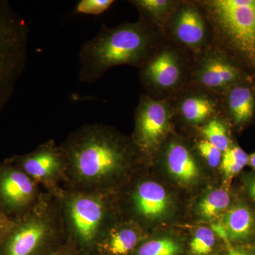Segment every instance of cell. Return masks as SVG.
Listing matches in <instances>:
<instances>
[{"mask_svg": "<svg viewBox=\"0 0 255 255\" xmlns=\"http://www.w3.org/2000/svg\"><path fill=\"white\" fill-rule=\"evenodd\" d=\"M174 114L170 100L142 95L135 110L133 142L147 152L158 147L170 128Z\"/></svg>", "mask_w": 255, "mask_h": 255, "instance_id": "obj_8", "label": "cell"}, {"mask_svg": "<svg viewBox=\"0 0 255 255\" xmlns=\"http://www.w3.org/2000/svg\"><path fill=\"white\" fill-rule=\"evenodd\" d=\"M138 11L140 18L163 33L179 1L174 0H132L129 1Z\"/></svg>", "mask_w": 255, "mask_h": 255, "instance_id": "obj_18", "label": "cell"}, {"mask_svg": "<svg viewBox=\"0 0 255 255\" xmlns=\"http://www.w3.org/2000/svg\"><path fill=\"white\" fill-rule=\"evenodd\" d=\"M241 62L213 46L194 57L191 84L216 95H225L235 85L251 78Z\"/></svg>", "mask_w": 255, "mask_h": 255, "instance_id": "obj_7", "label": "cell"}, {"mask_svg": "<svg viewBox=\"0 0 255 255\" xmlns=\"http://www.w3.org/2000/svg\"><path fill=\"white\" fill-rule=\"evenodd\" d=\"M222 96L216 95L194 85H188L170 100L177 112L188 124L205 125L223 112Z\"/></svg>", "mask_w": 255, "mask_h": 255, "instance_id": "obj_9", "label": "cell"}, {"mask_svg": "<svg viewBox=\"0 0 255 255\" xmlns=\"http://www.w3.org/2000/svg\"><path fill=\"white\" fill-rule=\"evenodd\" d=\"M50 255H63L60 254V253H54V254H51Z\"/></svg>", "mask_w": 255, "mask_h": 255, "instance_id": "obj_31", "label": "cell"}, {"mask_svg": "<svg viewBox=\"0 0 255 255\" xmlns=\"http://www.w3.org/2000/svg\"><path fill=\"white\" fill-rule=\"evenodd\" d=\"M214 229L230 246L231 242L249 241L255 233V214L248 206L238 204L228 209Z\"/></svg>", "mask_w": 255, "mask_h": 255, "instance_id": "obj_13", "label": "cell"}, {"mask_svg": "<svg viewBox=\"0 0 255 255\" xmlns=\"http://www.w3.org/2000/svg\"><path fill=\"white\" fill-rule=\"evenodd\" d=\"M229 248V255H255V248L253 249H236L232 247L228 246Z\"/></svg>", "mask_w": 255, "mask_h": 255, "instance_id": "obj_27", "label": "cell"}, {"mask_svg": "<svg viewBox=\"0 0 255 255\" xmlns=\"http://www.w3.org/2000/svg\"><path fill=\"white\" fill-rule=\"evenodd\" d=\"M197 150L210 167L216 168L221 165L223 152L205 139L198 142Z\"/></svg>", "mask_w": 255, "mask_h": 255, "instance_id": "obj_26", "label": "cell"}, {"mask_svg": "<svg viewBox=\"0 0 255 255\" xmlns=\"http://www.w3.org/2000/svg\"><path fill=\"white\" fill-rule=\"evenodd\" d=\"M114 2V0H80L75 6V13L99 16L110 9Z\"/></svg>", "mask_w": 255, "mask_h": 255, "instance_id": "obj_25", "label": "cell"}, {"mask_svg": "<svg viewBox=\"0 0 255 255\" xmlns=\"http://www.w3.org/2000/svg\"><path fill=\"white\" fill-rule=\"evenodd\" d=\"M0 175V197L9 209L28 206L35 194L34 183L23 171L5 167Z\"/></svg>", "mask_w": 255, "mask_h": 255, "instance_id": "obj_14", "label": "cell"}, {"mask_svg": "<svg viewBox=\"0 0 255 255\" xmlns=\"http://www.w3.org/2000/svg\"><path fill=\"white\" fill-rule=\"evenodd\" d=\"M139 241V235L132 228L112 231L106 242L105 249L112 255H126L132 251Z\"/></svg>", "mask_w": 255, "mask_h": 255, "instance_id": "obj_20", "label": "cell"}, {"mask_svg": "<svg viewBox=\"0 0 255 255\" xmlns=\"http://www.w3.org/2000/svg\"><path fill=\"white\" fill-rule=\"evenodd\" d=\"M23 172L31 179H47L66 167L65 156L53 141L43 144L28 155L17 158Z\"/></svg>", "mask_w": 255, "mask_h": 255, "instance_id": "obj_11", "label": "cell"}, {"mask_svg": "<svg viewBox=\"0 0 255 255\" xmlns=\"http://www.w3.org/2000/svg\"><path fill=\"white\" fill-rule=\"evenodd\" d=\"M50 228L46 220L32 218L25 221L11 234L4 255H32L49 236Z\"/></svg>", "mask_w": 255, "mask_h": 255, "instance_id": "obj_12", "label": "cell"}, {"mask_svg": "<svg viewBox=\"0 0 255 255\" xmlns=\"http://www.w3.org/2000/svg\"><path fill=\"white\" fill-rule=\"evenodd\" d=\"M230 204L231 196L227 191L214 189L208 193L199 202V214L204 219L213 221L224 214Z\"/></svg>", "mask_w": 255, "mask_h": 255, "instance_id": "obj_19", "label": "cell"}, {"mask_svg": "<svg viewBox=\"0 0 255 255\" xmlns=\"http://www.w3.org/2000/svg\"><path fill=\"white\" fill-rule=\"evenodd\" d=\"M201 132L205 140L216 146L223 153L231 146L228 128L219 117L211 119L204 125Z\"/></svg>", "mask_w": 255, "mask_h": 255, "instance_id": "obj_22", "label": "cell"}, {"mask_svg": "<svg viewBox=\"0 0 255 255\" xmlns=\"http://www.w3.org/2000/svg\"><path fill=\"white\" fill-rule=\"evenodd\" d=\"M250 191H251L252 197H253L255 200V181L251 184V189H250Z\"/></svg>", "mask_w": 255, "mask_h": 255, "instance_id": "obj_30", "label": "cell"}, {"mask_svg": "<svg viewBox=\"0 0 255 255\" xmlns=\"http://www.w3.org/2000/svg\"><path fill=\"white\" fill-rule=\"evenodd\" d=\"M132 199L135 209L145 219H158L168 209L167 191L161 184L152 181L140 183L135 189Z\"/></svg>", "mask_w": 255, "mask_h": 255, "instance_id": "obj_16", "label": "cell"}, {"mask_svg": "<svg viewBox=\"0 0 255 255\" xmlns=\"http://www.w3.org/2000/svg\"><path fill=\"white\" fill-rule=\"evenodd\" d=\"M164 158L169 173L179 182L189 184L199 176V167L195 157L182 142L177 140L169 142Z\"/></svg>", "mask_w": 255, "mask_h": 255, "instance_id": "obj_17", "label": "cell"}, {"mask_svg": "<svg viewBox=\"0 0 255 255\" xmlns=\"http://www.w3.org/2000/svg\"><path fill=\"white\" fill-rule=\"evenodd\" d=\"M163 35L140 18L134 23H123L114 28L103 25L79 52V80L94 83L109 70L119 65L140 68L150 58Z\"/></svg>", "mask_w": 255, "mask_h": 255, "instance_id": "obj_1", "label": "cell"}, {"mask_svg": "<svg viewBox=\"0 0 255 255\" xmlns=\"http://www.w3.org/2000/svg\"><path fill=\"white\" fill-rule=\"evenodd\" d=\"M180 246L171 238H160L144 243L137 251V255H177Z\"/></svg>", "mask_w": 255, "mask_h": 255, "instance_id": "obj_23", "label": "cell"}, {"mask_svg": "<svg viewBox=\"0 0 255 255\" xmlns=\"http://www.w3.org/2000/svg\"><path fill=\"white\" fill-rule=\"evenodd\" d=\"M214 35V46L255 70V0L199 1Z\"/></svg>", "mask_w": 255, "mask_h": 255, "instance_id": "obj_3", "label": "cell"}, {"mask_svg": "<svg viewBox=\"0 0 255 255\" xmlns=\"http://www.w3.org/2000/svg\"><path fill=\"white\" fill-rule=\"evenodd\" d=\"M249 162V155L241 147L231 145L223 153L221 167L228 179L240 173Z\"/></svg>", "mask_w": 255, "mask_h": 255, "instance_id": "obj_21", "label": "cell"}, {"mask_svg": "<svg viewBox=\"0 0 255 255\" xmlns=\"http://www.w3.org/2000/svg\"><path fill=\"white\" fill-rule=\"evenodd\" d=\"M5 227H6V221L4 216L0 213V234L4 231Z\"/></svg>", "mask_w": 255, "mask_h": 255, "instance_id": "obj_28", "label": "cell"}, {"mask_svg": "<svg viewBox=\"0 0 255 255\" xmlns=\"http://www.w3.org/2000/svg\"><path fill=\"white\" fill-rule=\"evenodd\" d=\"M69 215L75 234L84 243H91L100 232L105 216L103 203L92 196L78 195L69 204Z\"/></svg>", "mask_w": 255, "mask_h": 255, "instance_id": "obj_10", "label": "cell"}, {"mask_svg": "<svg viewBox=\"0 0 255 255\" xmlns=\"http://www.w3.org/2000/svg\"><path fill=\"white\" fill-rule=\"evenodd\" d=\"M248 164L251 165L253 169H255V152L249 155V162Z\"/></svg>", "mask_w": 255, "mask_h": 255, "instance_id": "obj_29", "label": "cell"}, {"mask_svg": "<svg viewBox=\"0 0 255 255\" xmlns=\"http://www.w3.org/2000/svg\"><path fill=\"white\" fill-rule=\"evenodd\" d=\"M29 28L8 0H0V114L26 68Z\"/></svg>", "mask_w": 255, "mask_h": 255, "instance_id": "obj_5", "label": "cell"}, {"mask_svg": "<svg viewBox=\"0 0 255 255\" xmlns=\"http://www.w3.org/2000/svg\"><path fill=\"white\" fill-rule=\"evenodd\" d=\"M60 147L66 167L80 182L90 186L122 170L133 153L130 144L102 124L80 128Z\"/></svg>", "mask_w": 255, "mask_h": 255, "instance_id": "obj_2", "label": "cell"}, {"mask_svg": "<svg viewBox=\"0 0 255 255\" xmlns=\"http://www.w3.org/2000/svg\"><path fill=\"white\" fill-rule=\"evenodd\" d=\"M163 38L140 67V78L146 95L157 100H170L190 85L194 57Z\"/></svg>", "mask_w": 255, "mask_h": 255, "instance_id": "obj_4", "label": "cell"}, {"mask_svg": "<svg viewBox=\"0 0 255 255\" xmlns=\"http://www.w3.org/2000/svg\"><path fill=\"white\" fill-rule=\"evenodd\" d=\"M223 100L225 111L236 125H246L254 118L255 87L251 78L230 89Z\"/></svg>", "mask_w": 255, "mask_h": 255, "instance_id": "obj_15", "label": "cell"}, {"mask_svg": "<svg viewBox=\"0 0 255 255\" xmlns=\"http://www.w3.org/2000/svg\"><path fill=\"white\" fill-rule=\"evenodd\" d=\"M162 35L194 57L214 46L212 26L199 1H179Z\"/></svg>", "mask_w": 255, "mask_h": 255, "instance_id": "obj_6", "label": "cell"}, {"mask_svg": "<svg viewBox=\"0 0 255 255\" xmlns=\"http://www.w3.org/2000/svg\"><path fill=\"white\" fill-rule=\"evenodd\" d=\"M216 236L212 229L199 227L196 230L190 243V250L194 255H207L214 250Z\"/></svg>", "mask_w": 255, "mask_h": 255, "instance_id": "obj_24", "label": "cell"}]
</instances>
